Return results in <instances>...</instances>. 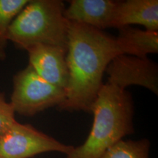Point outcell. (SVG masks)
<instances>
[{"label":"cell","instance_id":"obj_13","mask_svg":"<svg viewBox=\"0 0 158 158\" xmlns=\"http://www.w3.org/2000/svg\"><path fill=\"white\" fill-rule=\"evenodd\" d=\"M15 114L11 104L6 100L5 94L0 92V136L16 122Z\"/></svg>","mask_w":158,"mask_h":158},{"label":"cell","instance_id":"obj_12","mask_svg":"<svg viewBox=\"0 0 158 158\" xmlns=\"http://www.w3.org/2000/svg\"><path fill=\"white\" fill-rule=\"evenodd\" d=\"M151 143L147 138L122 140L108 149L100 158H150Z\"/></svg>","mask_w":158,"mask_h":158},{"label":"cell","instance_id":"obj_7","mask_svg":"<svg viewBox=\"0 0 158 158\" xmlns=\"http://www.w3.org/2000/svg\"><path fill=\"white\" fill-rule=\"evenodd\" d=\"M29 64L41 78L65 90L68 81L67 48L48 45H36L27 51Z\"/></svg>","mask_w":158,"mask_h":158},{"label":"cell","instance_id":"obj_1","mask_svg":"<svg viewBox=\"0 0 158 158\" xmlns=\"http://www.w3.org/2000/svg\"><path fill=\"white\" fill-rule=\"evenodd\" d=\"M122 54L116 37L82 23L70 22L67 45L66 98L58 108L91 112L108 65Z\"/></svg>","mask_w":158,"mask_h":158},{"label":"cell","instance_id":"obj_4","mask_svg":"<svg viewBox=\"0 0 158 158\" xmlns=\"http://www.w3.org/2000/svg\"><path fill=\"white\" fill-rule=\"evenodd\" d=\"M65 98L64 89L46 81L29 64L13 76L10 103L20 115L32 116L48 108H58Z\"/></svg>","mask_w":158,"mask_h":158},{"label":"cell","instance_id":"obj_6","mask_svg":"<svg viewBox=\"0 0 158 158\" xmlns=\"http://www.w3.org/2000/svg\"><path fill=\"white\" fill-rule=\"evenodd\" d=\"M107 83L124 89L140 86L158 94L157 64L148 57L120 54L110 61L106 68Z\"/></svg>","mask_w":158,"mask_h":158},{"label":"cell","instance_id":"obj_5","mask_svg":"<svg viewBox=\"0 0 158 158\" xmlns=\"http://www.w3.org/2000/svg\"><path fill=\"white\" fill-rule=\"evenodd\" d=\"M73 148L32 125L17 121L0 136V158H31L51 152L67 155Z\"/></svg>","mask_w":158,"mask_h":158},{"label":"cell","instance_id":"obj_11","mask_svg":"<svg viewBox=\"0 0 158 158\" xmlns=\"http://www.w3.org/2000/svg\"><path fill=\"white\" fill-rule=\"evenodd\" d=\"M29 0H0V61L7 57L10 27L13 19Z\"/></svg>","mask_w":158,"mask_h":158},{"label":"cell","instance_id":"obj_2","mask_svg":"<svg viewBox=\"0 0 158 158\" xmlns=\"http://www.w3.org/2000/svg\"><path fill=\"white\" fill-rule=\"evenodd\" d=\"M91 112L94 118L86 141L65 158H100L108 149L134 133L133 98L127 90L102 85Z\"/></svg>","mask_w":158,"mask_h":158},{"label":"cell","instance_id":"obj_9","mask_svg":"<svg viewBox=\"0 0 158 158\" xmlns=\"http://www.w3.org/2000/svg\"><path fill=\"white\" fill-rule=\"evenodd\" d=\"M133 24L158 31L157 0H127L116 2L111 28L120 29Z\"/></svg>","mask_w":158,"mask_h":158},{"label":"cell","instance_id":"obj_10","mask_svg":"<svg viewBox=\"0 0 158 158\" xmlns=\"http://www.w3.org/2000/svg\"><path fill=\"white\" fill-rule=\"evenodd\" d=\"M118 29L116 39L123 54L147 57L158 52V31L141 30L131 26Z\"/></svg>","mask_w":158,"mask_h":158},{"label":"cell","instance_id":"obj_8","mask_svg":"<svg viewBox=\"0 0 158 158\" xmlns=\"http://www.w3.org/2000/svg\"><path fill=\"white\" fill-rule=\"evenodd\" d=\"M116 4L112 0H72L65 7L64 15L70 22L103 31L111 28Z\"/></svg>","mask_w":158,"mask_h":158},{"label":"cell","instance_id":"obj_3","mask_svg":"<svg viewBox=\"0 0 158 158\" xmlns=\"http://www.w3.org/2000/svg\"><path fill=\"white\" fill-rule=\"evenodd\" d=\"M60 0H29L10 27L8 40L20 50L36 45L67 48L70 21Z\"/></svg>","mask_w":158,"mask_h":158}]
</instances>
